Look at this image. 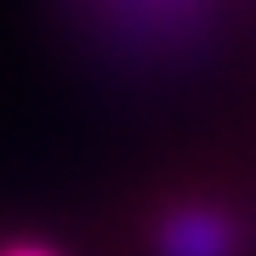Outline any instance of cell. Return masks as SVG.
<instances>
[{
	"label": "cell",
	"mask_w": 256,
	"mask_h": 256,
	"mask_svg": "<svg viewBox=\"0 0 256 256\" xmlns=\"http://www.w3.org/2000/svg\"><path fill=\"white\" fill-rule=\"evenodd\" d=\"M86 52L126 80H165L222 46L228 0H57Z\"/></svg>",
	"instance_id": "6da1fadb"
},
{
	"label": "cell",
	"mask_w": 256,
	"mask_h": 256,
	"mask_svg": "<svg viewBox=\"0 0 256 256\" xmlns=\"http://www.w3.org/2000/svg\"><path fill=\"white\" fill-rule=\"evenodd\" d=\"M148 256H256L250 216L234 210L228 200H205V194H182L165 200L148 216Z\"/></svg>",
	"instance_id": "7a4b0ae2"
},
{
	"label": "cell",
	"mask_w": 256,
	"mask_h": 256,
	"mask_svg": "<svg viewBox=\"0 0 256 256\" xmlns=\"http://www.w3.org/2000/svg\"><path fill=\"white\" fill-rule=\"evenodd\" d=\"M0 256H57V250H46V245H0Z\"/></svg>",
	"instance_id": "3957f363"
},
{
	"label": "cell",
	"mask_w": 256,
	"mask_h": 256,
	"mask_svg": "<svg viewBox=\"0 0 256 256\" xmlns=\"http://www.w3.org/2000/svg\"><path fill=\"white\" fill-rule=\"evenodd\" d=\"M250 239H256V216H250Z\"/></svg>",
	"instance_id": "277c9868"
}]
</instances>
